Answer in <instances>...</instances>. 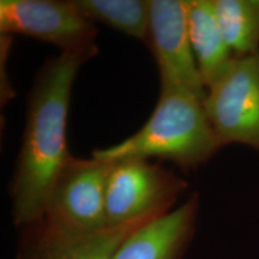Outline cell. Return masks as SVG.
Returning <instances> with one entry per match:
<instances>
[{
  "label": "cell",
  "mask_w": 259,
  "mask_h": 259,
  "mask_svg": "<svg viewBox=\"0 0 259 259\" xmlns=\"http://www.w3.org/2000/svg\"><path fill=\"white\" fill-rule=\"evenodd\" d=\"M99 50L60 52L45 61L27 99L22 144L10 183L14 225L17 229L45 215L51 190L71 155L66 124L74 79L82 65Z\"/></svg>",
  "instance_id": "cell-1"
},
{
  "label": "cell",
  "mask_w": 259,
  "mask_h": 259,
  "mask_svg": "<svg viewBox=\"0 0 259 259\" xmlns=\"http://www.w3.org/2000/svg\"><path fill=\"white\" fill-rule=\"evenodd\" d=\"M223 147L211 125L204 100L183 90H160L147 122L136 134L92 156L107 162L160 158L189 171L205 164Z\"/></svg>",
  "instance_id": "cell-2"
},
{
  "label": "cell",
  "mask_w": 259,
  "mask_h": 259,
  "mask_svg": "<svg viewBox=\"0 0 259 259\" xmlns=\"http://www.w3.org/2000/svg\"><path fill=\"white\" fill-rule=\"evenodd\" d=\"M106 192V218L109 227L169 212L189 187L171 170L150 160L128 158L112 162Z\"/></svg>",
  "instance_id": "cell-3"
},
{
  "label": "cell",
  "mask_w": 259,
  "mask_h": 259,
  "mask_svg": "<svg viewBox=\"0 0 259 259\" xmlns=\"http://www.w3.org/2000/svg\"><path fill=\"white\" fill-rule=\"evenodd\" d=\"M204 107L223 147L242 144L259 151V53L235 57L206 89Z\"/></svg>",
  "instance_id": "cell-4"
},
{
  "label": "cell",
  "mask_w": 259,
  "mask_h": 259,
  "mask_svg": "<svg viewBox=\"0 0 259 259\" xmlns=\"http://www.w3.org/2000/svg\"><path fill=\"white\" fill-rule=\"evenodd\" d=\"M112 162L71 156L58 174L41 219L78 232L109 227L106 218V192Z\"/></svg>",
  "instance_id": "cell-5"
},
{
  "label": "cell",
  "mask_w": 259,
  "mask_h": 259,
  "mask_svg": "<svg viewBox=\"0 0 259 259\" xmlns=\"http://www.w3.org/2000/svg\"><path fill=\"white\" fill-rule=\"evenodd\" d=\"M0 34L36 38L60 52L97 50V29L73 0H2Z\"/></svg>",
  "instance_id": "cell-6"
},
{
  "label": "cell",
  "mask_w": 259,
  "mask_h": 259,
  "mask_svg": "<svg viewBox=\"0 0 259 259\" xmlns=\"http://www.w3.org/2000/svg\"><path fill=\"white\" fill-rule=\"evenodd\" d=\"M147 44L156 61L161 90H183L205 100L190 41L187 0H150Z\"/></svg>",
  "instance_id": "cell-7"
},
{
  "label": "cell",
  "mask_w": 259,
  "mask_h": 259,
  "mask_svg": "<svg viewBox=\"0 0 259 259\" xmlns=\"http://www.w3.org/2000/svg\"><path fill=\"white\" fill-rule=\"evenodd\" d=\"M151 220H138L95 232H78L40 219L18 229L21 236L17 259H112L125 239Z\"/></svg>",
  "instance_id": "cell-8"
},
{
  "label": "cell",
  "mask_w": 259,
  "mask_h": 259,
  "mask_svg": "<svg viewBox=\"0 0 259 259\" xmlns=\"http://www.w3.org/2000/svg\"><path fill=\"white\" fill-rule=\"evenodd\" d=\"M198 193L171 211L138 227L112 259H184L197 229Z\"/></svg>",
  "instance_id": "cell-9"
},
{
  "label": "cell",
  "mask_w": 259,
  "mask_h": 259,
  "mask_svg": "<svg viewBox=\"0 0 259 259\" xmlns=\"http://www.w3.org/2000/svg\"><path fill=\"white\" fill-rule=\"evenodd\" d=\"M187 19L191 46L208 89L227 72L235 56L223 36L213 0H187Z\"/></svg>",
  "instance_id": "cell-10"
},
{
  "label": "cell",
  "mask_w": 259,
  "mask_h": 259,
  "mask_svg": "<svg viewBox=\"0 0 259 259\" xmlns=\"http://www.w3.org/2000/svg\"><path fill=\"white\" fill-rule=\"evenodd\" d=\"M227 45L235 57L259 53V0H213Z\"/></svg>",
  "instance_id": "cell-11"
},
{
  "label": "cell",
  "mask_w": 259,
  "mask_h": 259,
  "mask_svg": "<svg viewBox=\"0 0 259 259\" xmlns=\"http://www.w3.org/2000/svg\"><path fill=\"white\" fill-rule=\"evenodd\" d=\"M89 21L147 44L150 0H73Z\"/></svg>",
  "instance_id": "cell-12"
}]
</instances>
